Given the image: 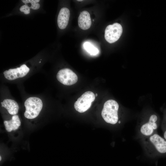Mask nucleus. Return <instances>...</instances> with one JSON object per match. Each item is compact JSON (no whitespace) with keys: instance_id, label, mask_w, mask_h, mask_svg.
Returning a JSON list of instances; mask_svg holds the SVG:
<instances>
[{"instance_id":"obj_1","label":"nucleus","mask_w":166,"mask_h":166,"mask_svg":"<svg viewBox=\"0 0 166 166\" xmlns=\"http://www.w3.org/2000/svg\"><path fill=\"white\" fill-rule=\"evenodd\" d=\"M145 142L146 148L150 155L154 151L160 154L166 153V140L157 134L147 137Z\"/></svg>"},{"instance_id":"obj_2","label":"nucleus","mask_w":166,"mask_h":166,"mask_svg":"<svg viewBox=\"0 0 166 166\" xmlns=\"http://www.w3.org/2000/svg\"><path fill=\"white\" fill-rule=\"evenodd\" d=\"M119 107L118 103L114 100H109L105 103L101 114L106 122L113 124L117 123Z\"/></svg>"},{"instance_id":"obj_7","label":"nucleus","mask_w":166,"mask_h":166,"mask_svg":"<svg viewBox=\"0 0 166 166\" xmlns=\"http://www.w3.org/2000/svg\"><path fill=\"white\" fill-rule=\"evenodd\" d=\"M158 118L155 114H152L149 117L148 121L143 124L140 127L141 134L147 137L155 133L158 128Z\"/></svg>"},{"instance_id":"obj_8","label":"nucleus","mask_w":166,"mask_h":166,"mask_svg":"<svg viewBox=\"0 0 166 166\" xmlns=\"http://www.w3.org/2000/svg\"><path fill=\"white\" fill-rule=\"evenodd\" d=\"M29 71V68L26 65L23 64L19 67L6 70L3 73L6 79L12 80L24 77Z\"/></svg>"},{"instance_id":"obj_9","label":"nucleus","mask_w":166,"mask_h":166,"mask_svg":"<svg viewBox=\"0 0 166 166\" xmlns=\"http://www.w3.org/2000/svg\"><path fill=\"white\" fill-rule=\"evenodd\" d=\"M70 15V11L68 8L63 7L60 10L57 19V24L60 29L62 30L66 28L68 23Z\"/></svg>"},{"instance_id":"obj_5","label":"nucleus","mask_w":166,"mask_h":166,"mask_svg":"<svg viewBox=\"0 0 166 166\" xmlns=\"http://www.w3.org/2000/svg\"><path fill=\"white\" fill-rule=\"evenodd\" d=\"M122 33V28L120 24L115 23L109 25L105 30V39L109 43H114L119 39Z\"/></svg>"},{"instance_id":"obj_14","label":"nucleus","mask_w":166,"mask_h":166,"mask_svg":"<svg viewBox=\"0 0 166 166\" xmlns=\"http://www.w3.org/2000/svg\"><path fill=\"white\" fill-rule=\"evenodd\" d=\"M22 1L25 4L30 3L31 6L30 8L34 10L38 9L40 7V4L38 3L39 0H22Z\"/></svg>"},{"instance_id":"obj_6","label":"nucleus","mask_w":166,"mask_h":166,"mask_svg":"<svg viewBox=\"0 0 166 166\" xmlns=\"http://www.w3.org/2000/svg\"><path fill=\"white\" fill-rule=\"evenodd\" d=\"M57 78L60 82L64 85H67L75 84L78 80L77 75L68 68L60 70L57 74Z\"/></svg>"},{"instance_id":"obj_4","label":"nucleus","mask_w":166,"mask_h":166,"mask_svg":"<svg viewBox=\"0 0 166 166\" xmlns=\"http://www.w3.org/2000/svg\"><path fill=\"white\" fill-rule=\"evenodd\" d=\"M95 97L94 93L92 92H85L75 102L74 108L79 112H85L90 108L92 103L95 99Z\"/></svg>"},{"instance_id":"obj_20","label":"nucleus","mask_w":166,"mask_h":166,"mask_svg":"<svg viewBox=\"0 0 166 166\" xmlns=\"http://www.w3.org/2000/svg\"></svg>"},{"instance_id":"obj_3","label":"nucleus","mask_w":166,"mask_h":166,"mask_svg":"<svg viewBox=\"0 0 166 166\" xmlns=\"http://www.w3.org/2000/svg\"><path fill=\"white\" fill-rule=\"evenodd\" d=\"M26 111L24 115L29 119L36 117L39 114L43 106L42 102L39 98L31 97L28 98L25 102Z\"/></svg>"},{"instance_id":"obj_11","label":"nucleus","mask_w":166,"mask_h":166,"mask_svg":"<svg viewBox=\"0 0 166 166\" xmlns=\"http://www.w3.org/2000/svg\"><path fill=\"white\" fill-rule=\"evenodd\" d=\"M2 106L7 109L9 114L15 115L18 113L19 106L17 102L14 100L10 99L4 100L1 102Z\"/></svg>"},{"instance_id":"obj_18","label":"nucleus","mask_w":166,"mask_h":166,"mask_svg":"<svg viewBox=\"0 0 166 166\" xmlns=\"http://www.w3.org/2000/svg\"><path fill=\"white\" fill-rule=\"evenodd\" d=\"M0 160H1V156H0Z\"/></svg>"},{"instance_id":"obj_19","label":"nucleus","mask_w":166,"mask_h":166,"mask_svg":"<svg viewBox=\"0 0 166 166\" xmlns=\"http://www.w3.org/2000/svg\"><path fill=\"white\" fill-rule=\"evenodd\" d=\"M78 1H82L83 0H77Z\"/></svg>"},{"instance_id":"obj_10","label":"nucleus","mask_w":166,"mask_h":166,"mask_svg":"<svg viewBox=\"0 0 166 166\" xmlns=\"http://www.w3.org/2000/svg\"><path fill=\"white\" fill-rule=\"evenodd\" d=\"M79 27L83 30L89 29L91 25V20L89 13L87 11H83L80 14L78 19Z\"/></svg>"},{"instance_id":"obj_17","label":"nucleus","mask_w":166,"mask_h":166,"mask_svg":"<svg viewBox=\"0 0 166 166\" xmlns=\"http://www.w3.org/2000/svg\"><path fill=\"white\" fill-rule=\"evenodd\" d=\"M97 93H96L95 95V97H97Z\"/></svg>"},{"instance_id":"obj_16","label":"nucleus","mask_w":166,"mask_h":166,"mask_svg":"<svg viewBox=\"0 0 166 166\" xmlns=\"http://www.w3.org/2000/svg\"><path fill=\"white\" fill-rule=\"evenodd\" d=\"M164 139L166 140V129L164 132Z\"/></svg>"},{"instance_id":"obj_15","label":"nucleus","mask_w":166,"mask_h":166,"mask_svg":"<svg viewBox=\"0 0 166 166\" xmlns=\"http://www.w3.org/2000/svg\"><path fill=\"white\" fill-rule=\"evenodd\" d=\"M30 7L27 4L21 6L20 8L21 12H23L26 14H27L30 12Z\"/></svg>"},{"instance_id":"obj_12","label":"nucleus","mask_w":166,"mask_h":166,"mask_svg":"<svg viewBox=\"0 0 166 166\" xmlns=\"http://www.w3.org/2000/svg\"><path fill=\"white\" fill-rule=\"evenodd\" d=\"M4 123L6 129L8 132L18 129L21 125L20 121L17 115H13L9 121H5Z\"/></svg>"},{"instance_id":"obj_13","label":"nucleus","mask_w":166,"mask_h":166,"mask_svg":"<svg viewBox=\"0 0 166 166\" xmlns=\"http://www.w3.org/2000/svg\"><path fill=\"white\" fill-rule=\"evenodd\" d=\"M83 47L86 51L91 55H96L99 52L98 49L89 42L84 43Z\"/></svg>"}]
</instances>
